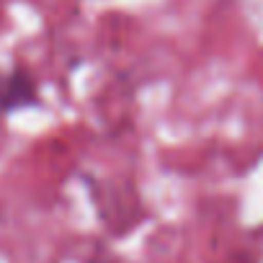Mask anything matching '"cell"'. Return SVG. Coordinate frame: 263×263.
Instances as JSON below:
<instances>
[{"mask_svg": "<svg viewBox=\"0 0 263 263\" xmlns=\"http://www.w3.org/2000/svg\"><path fill=\"white\" fill-rule=\"evenodd\" d=\"M36 103V80L26 70H11L0 78V114H13Z\"/></svg>", "mask_w": 263, "mask_h": 263, "instance_id": "1", "label": "cell"}]
</instances>
